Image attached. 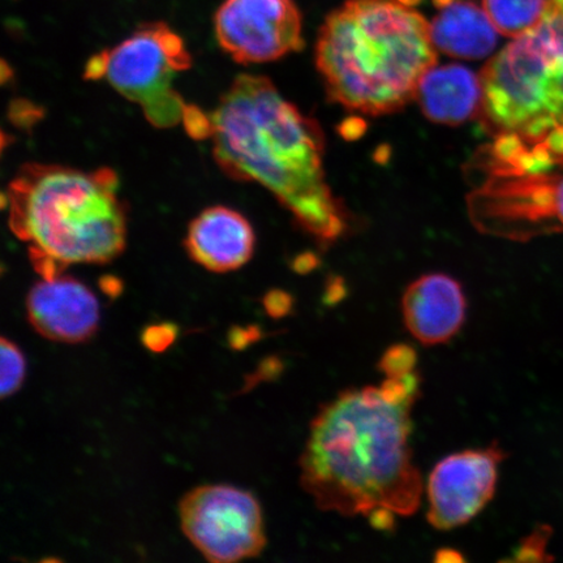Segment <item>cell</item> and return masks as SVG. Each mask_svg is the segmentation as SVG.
Here are the masks:
<instances>
[{
	"instance_id": "obj_25",
	"label": "cell",
	"mask_w": 563,
	"mask_h": 563,
	"mask_svg": "<svg viewBox=\"0 0 563 563\" xmlns=\"http://www.w3.org/2000/svg\"><path fill=\"white\" fill-rule=\"evenodd\" d=\"M433 2H434L435 5L442 7L443 4L452 2V0H433Z\"/></svg>"
},
{
	"instance_id": "obj_14",
	"label": "cell",
	"mask_w": 563,
	"mask_h": 563,
	"mask_svg": "<svg viewBox=\"0 0 563 563\" xmlns=\"http://www.w3.org/2000/svg\"><path fill=\"white\" fill-rule=\"evenodd\" d=\"M415 97L432 122L462 124L481 114L482 79L464 66H433L422 76Z\"/></svg>"
},
{
	"instance_id": "obj_19",
	"label": "cell",
	"mask_w": 563,
	"mask_h": 563,
	"mask_svg": "<svg viewBox=\"0 0 563 563\" xmlns=\"http://www.w3.org/2000/svg\"><path fill=\"white\" fill-rule=\"evenodd\" d=\"M552 528L547 525H540L520 541L516 554L510 559L512 562H549L552 555L547 552L549 539L552 537Z\"/></svg>"
},
{
	"instance_id": "obj_10",
	"label": "cell",
	"mask_w": 563,
	"mask_h": 563,
	"mask_svg": "<svg viewBox=\"0 0 563 563\" xmlns=\"http://www.w3.org/2000/svg\"><path fill=\"white\" fill-rule=\"evenodd\" d=\"M506 453L497 442L443 457L427 484V519L435 530L450 531L467 525L496 495L498 468Z\"/></svg>"
},
{
	"instance_id": "obj_5",
	"label": "cell",
	"mask_w": 563,
	"mask_h": 563,
	"mask_svg": "<svg viewBox=\"0 0 563 563\" xmlns=\"http://www.w3.org/2000/svg\"><path fill=\"white\" fill-rule=\"evenodd\" d=\"M482 122L493 136L543 141L563 129V0L506 46L481 76Z\"/></svg>"
},
{
	"instance_id": "obj_4",
	"label": "cell",
	"mask_w": 563,
	"mask_h": 563,
	"mask_svg": "<svg viewBox=\"0 0 563 563\" xmlns=\"http://www.w3.org/2000/svg\"><path fill=\"white\" fill-rule=\"evenodd\" d=\"M10 229L27 244L34 271L44 279L69 265H104L121 256L126 216L119 179L109 167L30 164L7 189Z\"/></svg>"
},
{
	"instance_id": "obj_6",
	"label": "cell",
	"mask_w": 563,
	"mask_h": 563,
	"mask_svg": "<svg viewBox=\"0 0 563 563\" xmlns=\"http://www.w3.org/2000/svg\"><path fill=\"white\" fill-rule=\"evenodd\" d=\"M191 67L185 41L157 21L141 25L121 44L91 56L84 77L108 81L125 100L140 106L147 122L172 129L183 123L188 106L174 89V81Z\"/></svg>"
},
{
	"instance_id": "obj_1",
	"label": "cell",
	"mask_w": 563,
	"mask_h": 563,
	"mask_svg": "<svg viewBox=\"0 0 563 563\" xmlns=\"http://www.w3.org/2000/svg\"><path fill=\"white\" fill-rule=\"evenodd\" d=\"M418 372L379 386L338 394L309 427L300 484L322 511L367 517L377 508L410 517L420 508L422 478L410 438L420 397Z\"/></svg>"
},
{
	"instance_id": "obj_23",
	"label": "cell",
	"mask_w": 563,
	"mask_h": 563,
	"mask_svg": "<svg viewBox=\"0 0 563 563\" xmlns=\"http://www.w3.org/2000/svg\"><path fill=\"white\" fill-rule=\"evenodd\" d=\"M433 561L435 563H446V562H466V559L463 558V554L456 549L453 548H442L440 551L434 553Z\"/></svg>"
},
{
	"instance_id": "obj_9",
	"label": "cell",
	"mask_w": 563,
	"mask_h": 563,
	"mask_svg": "<svg viewBox=\"0 0 563 563\" xmlns=\"http://www.w3.org/2000/svg\"><path fill=\"white\" fill-rule=\"evenodd\" d=\"M214 32L218 45L239 65L274 62L305 45L294 0H224Z\"/></svg>"
},
{
	"instance_id": "obj_21",
	"label": "cell",
	"mask_w": 563,
	"mask_h": 563,
	"mask_svg": "<svg viewBox=\"0 0 563 563\" xmlns=\"http://www.w3.org/2000/svg\"><path fill=\"white\" fill-rule=\"evenodd\" d=\"M264 307L273 319H282L292 311V298L284 291H272L266 295Z\"/></svg>"
},
{
	"instance_id": "obj_18",
	"label": "cell",
	"mask_w": 563,
	"mask_h": 563,
	"mask_svg": "<svg viewBox=\"0 0 563 563\" xmlns=\"http://www.w3.org/2000/svg\"><path fill=\"white\" fill-rule=\"evenodd\" d=\"M418 352L410 344L398 343L386 349L378 362V369L386 377L397 378L417 372Z\"/></svg>"
},
{
	"instance_id": "obj_24",
	"label": "cell",
	"mask_w": 563,
	"mask_h": 563,
	"mask_svg": "<svg viewBox=\"0 0 563 563\" xmlns=\"http://www.w3.org/2000/svg\"><path fill=\"white\" fill-rule=\"evenodd\" d=\"M232 346L236 349H243L245 346L244 338H250L251 341L256 340L258 338V330L255 328H250L249 330H239L238 334L232 333Z\"/></svg>"
},
{
	"instance_id": "obj_2",
	"label": "cell",
	"mask_w": 563,
	"mask_h": 563,
	"mask_svg": "<svg viewBox=\"0 0 563 563\" xmlns=\"http://www.w3.org/2000/svg\"><path fill=\"white\" fill-rule=\"evenodd\" d=\"M213 156L230 178L271 191L323 243L346 229V214L323 173L320 126L264 76H238L210 112Z\"/></svg>"
},
{
	"instance_id": "obj_7",
	"label": "cell",
	"mask_w": 563,
	"mask_h": 563,
	"mask_svg": "<svg viewBox=\"0 0 563 563\" xmlns=\"http://www.w3.org/2000/svg\"><path fill=\"white\" fill-rule=\"evenodd\" d=\"M179 518L186 538L211 563L256 559L267 543L258 499L232 485L189 490L180 499Z\"/></svg>"
},
{
	"instance_id": "obj_16",
	"label": "cell",
	"mask_w": 563,
	"mask_h": 563,
	"mask_svg": "<svg viewBox=\"0 0 563 563\" xmlns=\"http://www.w3.org/2000/svg\"><path fill=\"white\" fill-rule=\"evenodd\" d=\"M554 0H483L498 33L517 38L543 23Z\"/></svg>"
},
{
	"instance_id": "obj_3",
	"label": "cell",
	"mask_w": 563,
	"mask_h": 563,
	"mask_svg": "<svg viewBox=\"0 0 563 563\" xmlns=\"http://www.w3.org/2000/svg\"><path fill=\"white\" fill-rule=\"evenodd\" d=\"M435 53L431 26L406 0H346L321 27L316 63L333 101L384 115L417 96Z\"/></svg>"
},
{
	"instance_id": "obj_8",
	"label": "cell",
	"mask_w": 563,
	"mask_h": 563,
	"mask_svg": "<svg viewBox=\"0 0 563 563\" xmlns=\"http://www.w3.org/2000/svg\"><path fill=\"white\" fill-rule=\"evenodd\" d=\"M483 173L470 196L475 227L489 235L526 241L563 230V173Z\"/></svg>"
},
{
	"instance_id": "obj_11",
	"label": "cell",
	"mask_w": 563,
	"mask_h": 563,
	"mask_svg": "<svg viewBox=\"0 0 563 563\" xmlns=\"http://www.w3.org/2000/svg\"><path fill=\"white\" fill-rule=\"evenodd\" d=\"M25 308L32 328L48 341L87 342L100 327V305L93 291L63 274L35 284L27 292Z\"/></svg>"
},
{
	"instance_id": "obj_22",
	"label": "cell",
	"mask_w": 563,
	"mask_h": 563,
	"mask_svg": "<svg viewBox=\"0 0 563 563\" xmlns=\"http://www.w3.org/2000/svg\"><path fill=\"white\" fill-rule=\"evenodd\" d=\"M397 514L390 509L377 508L368 514L369 523L375 530L389 532L396 527Z\"/></svg>"
},
{
	"instance_id": "obj_15",
	"label": "cell",
	"mask_w": 563,
	"mask_h": 563,
	"mask_svg": "<svg viewBox=\"0 0 563 563\" xmlns=\"http://www.w3.org/2000/svg\"><path fill=\"white\" fill-rule=\"evenodd\" d=\"M435 51L461 59H482L497 45L496 26L483 7L470 0H452L439 7L432 20Z\"/></svg>"
},
{
	"instance_id": "obj_13",
	"label": "cell",
	"mask_w": 563,
	"mask_h": 563,
	"mask_svg": "<svg viewBox=\"0 0 563 563\" xmlns=\"http://www.w3.org/2000/svg\"><path fill=\"white\" fill-rule=\"evenodd\" d=\"M185 244L188 256L203 269L228 273L250 262L256 236L242 213L218 206L202 210L189 223Z\"/></svg>"
},
{
	"instance_id": "obj_12",
	"label": "cell",
	"mask_w": 563,
	"mask_h": 563,
	"mask_svg": "<svg viewBox=\"0 0 563 563\" xmlns=\"http://www.w3.org/2000/svg\"><path fill=\"white\" fill-rule=\"evenodd\" d=\"M467 300L462 285L442 273L412 282L402 298L405 327L424 346L448 343L466 321Z\"/></svg>"
},
{
	"instance_id": "obj_20",
	"label": "cell",
	"mask_w": 563,
	"mask_h": 563,
	"mask_svg": "<svg viewBox=\"0 0 563 563\" xmlns=\"http://www.w3.org/2000/svg\"><path fill=\"white\" fill-rule=\"evenodd\" d=\"M176 333L178 330L173 323H157V325L145 328L141 340L146 349L153 352H164L175 342Z\"/></svg>"
},
{
	"instance_id": "obj_17",
	"label": "cell",
	"mask_w": 563,
	"mask_h": 563,
	"mask_svg": "<svg viewBox=\"0 0 563 563\" xmlns=\"http://www.w3.org/2000/svg\"><path fill=\"white\" fill-rule=\"evenodd\" d=\"M0 363H2V382H0V396L9 398L19 391L24 383L26 362L23 352L16 343L7 340L5 336L0 341Z\"/></svg>"
}]
</instances>
